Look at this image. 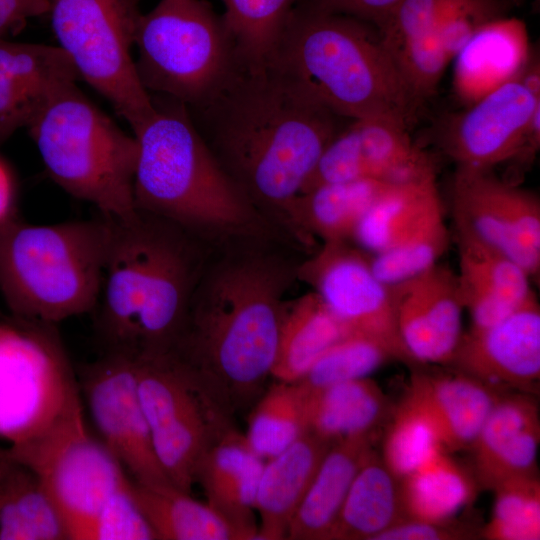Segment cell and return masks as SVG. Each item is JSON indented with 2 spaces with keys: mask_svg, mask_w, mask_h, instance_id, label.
I'll return each mask as SVG.
<instances>
[{
  "mask_svg": "<svg viewBox=\"0 0 540 540\" xmlns=\"http://www.w3.org/2000/svg\"><path fill=\"white\" fill-rule=\"evenodd\" d=\"M466 0H403L380 35L391 49L401 42L431 32L450 11Z\"/></svg>",
  "mask_w": 540,
  "mask_h": 540,
  "instance_id": "7bdbcfd3",
  "label": "cell"
},
{
  "mask_svg": "<svg viewBox=\"0 0 540 540\" xmlns=\"http://www.w3.org/2000/svg\"><path fill=\"white\" fill-rule=\"evenodd\" d=\"M270 61L345 119L409 130L420 106L376 27L307 0L294 7Z\"/></svg>",
  "mask_w": 540,
  "mask_h": 540,
  "instance_id": "5b68a950",
  "label": "cell"
},
{
  "mask_svg": "<svg viewBox=\"0 0 540 540\" xmlns=\"http://www.w3.org/2000/svg\"><path fill=\"white\" fill-rule=\"evenodd\" d=\"M395 359L381 343L364 335L348 333L326 349L297 381L312 391L349 380L369 377Z\"/></svg>",
  "mask_w": 540,
  "mask_h": 540,
  "instance_id": "ab89813d",
  "label": "cell"
},
{
  "mask_svg": "<svg viewBox=\"0 0 540 540\" xmlns=\"http://www.w3.org/2000/svg\"><path fill=\"white\" fill-rule=\"evenodd\" d=\"M309 3L323 10H328L337 0H307Z\"/></svg>",
  "mask_w": 540,
  "mask_h": 540,
  "instance_id": "f907efd6",
  "label": "cell"
},
{
  "mask_svg": "<svg viewBox=\"0 0 540 540\" xmlns=\"http://www.w3.org/2000/svg\"><path fill=\"white\" fill-rule=\"evenodd\" d=\"M455 227L536 276L540 270V200L532 191L497 177L491 169L457 165L452 181Z\"/></svg>",
  "mask_w": 540,
  "mask_h": 540,
  "instance_id": "9a60e30c",
  "label": "cell"
},
{
  "mask_svg": "<svg viewBox=\"0 0 540 540\" xmlns=\"http://www.w3.org/2000/svg\"><path fill=\"white\" fill-rule=\"evenodd\" d=\"M346 334L347 329L314 291L286 301L271 377L283 382L299 380Z\"/></svg>",
  "mask_w": 540,
  "mask_h": 540,
  "instance_id": "f546056e",
  "label": "cell"
},
{
  "mask_svg": "<svg viewBox=\"0 0 540 540\" xmlns=\"http://www.w3.org/2000/svg\"><path fill=\"white\" fill-rule=\"evenodd\" d=\"M502 1H504L505 3H507L513 8L514 6H519L523 4L527 0H502Z\"/></svg>",
  "mask_w": 540,
  "mask_h": 540,
  "instance_id": "816d5d0a",
  "label": "cell"
},
{
  "mask_svg": "<svg viewBox=\"0 0 540 540\" xmlns=\"http://www.w3.org/2000/svg\"><path fill=\"white\" fill-rule=\"evenodd\" d=\"M303 391L308 430L331 443L350 437L377 436L393 409L386 394L369 377Z\"/></svg>",
  "mask_w": 540,
  "mask_h": 540,
  "instance_id": "83f0119b",
  "label": "cell"
},
{
  "mask_svg": "<svg viewBox=\"0 0 540 540\" xmlns=\"http://www.w3.org/2000/svg\"><path fill=\"white\" fill-rule=\"evenodd\" d=\"M406 517L447 521L472 504L479 490L473 471L442 451L400 479Z\"/></svg>",
  "mask_w": 540,
  "mask_h": 540,
  "instance_id": "1f68e13d",
  "label": "cell"
},
{
  "mask_svg": "<svg viewBox=\"0 0 540 540\" xmlns=\"http://www.w3.org/2000/svg\"><path fill=\"white\" fill-rule=\"evenodd\" d=\"M446 366L504 392H538L540 306L535 294L497 323L463 332Z\"/></svg>",
  "mask_w": 540,
  "mask_h": 540,
  "instance_id": "ac0fdd59",
  "label": "cell"
},
{
  "mask_svg": "<svg viewBox=\"0 0 540 540\" xmlns=\"http://www.w3.org/2000/svg\"><path fill=\"white\" fill-rule=\"evenodd\" d=\"M54 324L0 322V439L33 440L82 403Z\"/></svg>",
  "mask_w": 540,
  "mask_h": 540,
  "instance_id": "30bf717a",
  "label": "cell"
},
{
  "mask_svg": "<svg viewBox=\"0 0 540 540\" xmlns=\"http://www.w3.org/2000/svg\"><path fill=\"white\" fill-rule=\"evenodd\" d=\"M106 217L108 250L94 309L103 352L169 353L211 250L177 225L137 209Z\"/></svg>",
  "mask_w": 540,
  "mask_h": 540,
  "instance_id": "3957f363",
  "label": "cell"
},
{
  "mask_svg": "<svg viewBox=\"0 0 540 540\" xmlns=\"http://www.w3.org/2000/svg\"><path fill=\"white\" fill-rule=\"evenodd\" d=\"M225 24L240 62L248 67L268 63L299 0H222Z\"/></svg>",
  "mask_w": 540,
  "mask_h": 540,
  "instance_id": "8d00e7d4",
  "label": "cell"
},
{
  "mask_svg": "<svg viewBox=\"0 0 540 540\" xmlns=\"http://www.w3.org/2000/svg\"><path fill=\"white\" fill-rule=\"evenodd\" d=\"M7 450L37 477L61 515L69 540H90L104 506L132 481L90 433L83 403L41 436Z\"/></svg>",
  "mask_w": 540,
  "mask_h": 540,
  "instance_id": "8fae6325",
  "label": "cell"
},
{
  "mask_svg": "<svg viewBox=\"0 0 540 540\" xmlns=\"http://www.w3.org/2000/svg\"><path fill=\"white\" fill-rule=\"evenodd\" d=\"M495 494L490 520L480 528L487 540L540 539V481L538 475L507 480Z\"/></svg>",
  "mask_w": 540,
  "mask_h": 540,
  "instance_id": "60d3db41",
  "label": "cell"
},
{
  "mask_svg": "<svg viewBox=\"0 0 540 540\" xmlns=\"http://www.w3.org/2000/svg\"><path fill=\"white\" fill-rule=\"evenodd\" d=\"M78 383L100 441L131 479L147 486H174L154 450L134 354L103 352L84 368Z\"/></svg>",
  "mask_w": 540,
  "mask_h": 540,
  "instance_id": "5bb4252c",
  "label": "cell"
},
{
  "mask_svg": "<svg viewBox=\"0 0 540 540\" xmlns=\"http://www.w3.org/2000/svg\"><path fill=\"white\" fill-rule=\"evenodd\" d=\"M11 460L7 448L0 447V474L7 468Z\"/></svg>",
  "mask_w": 540,
  "mask_h": 540,
  "instance_id": "681fc988",
  "label": "cell"
},
{
  "mask_svg": "<svg viewBox=\"0 0 540 540\" xmlns=\"http://www.w3.org/2000/svg\"><path fill=\"white\" fill-rule=\"evenodd\" d=\"M405 517L400 479L372 449L353 479L327 540H375Z\"/></svg>",
  "mask_w": 540,
  "mask_h": 540,
  "instance_id": "f1b7e54d",
  "label": "cell"
},
{
  "mask_svg": "<svg viewBox=\"0 0 540 540\" xmlns=\"http://www.w3.org/2000/svg\"><path fill=\"white\" fill-rule=\"evenodd\" d=\"M134 356L139 398L156 456L174 486L190 494L199 459L232 418L172 353Z\"/></svg>",
  "mask_w": 540,
  "mask_h": 540,
  "instance_id": "7c38bea8",
  "label": "cell"
},
{
  "mask_svg": "<svg viewBox=\"0 0 540 540\" xmlns=\"http://www.w3.org/2000/svg\"><path fill=\"white\" fill-rule=\"evenodd\" d=\"M0 504H1V487H0Z\"/></svg>",
  "mask_w": 540,
  "mask_h": 540,
  "instance_id": "f5cc1de1",
  "label": "cell"
},
{
  "mask_svg": "<svg viewBox=\"0 0 540 540\" xmlns=\"http://www.w3.org/2000/svg\"><path fill=\"white\" fill-rule=\"evenodd\" d=\"M400 340L414 365H443L463 335L456 273L439 263L392 285Z\"/></svg>",
  "mask_w": 540,
  "mask_h": 540,
  "instance_id": "d6986e66",
  "label": "cell"
},
{
  "mask_svg": "<svg viewBox=\"0 0 540 540\" xmlns=\"http://www.w3.org/2000/svg\"><path fill=\"white\" fill-rule=\"evenodd\" d=\"M0 487V540H69L56 506L29 469L15 461Z\"/></svg>",
  "mask_w": 540,
  "mask_h": 540,
  "instance_id": "e575fe53",
  "label": "cell"
},
{
  "mask_svg": "<svg viewBox=\"0 0 540 540\" xmlns=\"http://www.w3.org/2000/svg\"><path fill=\"white\" fill-rule=\"evenodd\" d=\"M407 392L431 415L447 452L471 449L486 418L506 393L452 368H416Z\"/></svg>",
  "mask_w": 540,
  "mask_h": 540,
  "instance_id": "cb8c5ba5",
  "label": "cell"
},
{
  "mask_svg": "<svg viewBox=\"0 0 540 540\" xmlns=\"http://www.w3.org/2000/svg\"><path fill=\"white\" fill-rule=\"evenodd\" d=\"M152 99L153 114L133 131L135 208L177 225L211 250L286 242L217 161L187 107Z\"/></svg>",
  "mask_w": 540,
  "mask_h": 540,
  "instance_id": "277c9868",
  "label": "cell"
},
{
  "mask_svg": "<svg viewBox=\"0 0 540 540\" xmlns=\"http://www.w3.org/2000/svg\"><path fill=\"white\" fill-rule=\"evenodd\" d=\"M532 54L523 21L503 16L483 24L453 59L456 95L471 105L517 79Z\"/></svg>",
  "mask_w": 540,
  "mask_h": 540,
  "instance_id": "d4e9b609",
  "label": "cell"
},
{
  "mask_svg": "<svg viewBox=\"0 0 540 540\" xmlns=\"http://www.w3.org/2000/svg\"><path fill=\"white\" fill-rule=\"evenodd\" d=\"M480 529L458 520L429 521L405 517L376 536L375 540H467Z\"/></svg>",
  "mask_w": 540,
  "mask_h": 540,
  "instance_id": "f6af8a7d",
  "label": "cell"
},
{
  "mask_svg": "<svg viewBox=\"0 0 540 540\" xmlns=\"http://www.w3.org/2000/svg\"><path fill=\"white\" fill-rule=\"evenodd\" d=\"M49 0H0V37L19 30L30 18L48 13Z\"/></svg>",
  "mask_w": 540,
  "mask_h": 540,
  "instance_id": "7dc6e473",
  "label": "cell"
},
{
  "mask_svg": "<svg viewBox=\"0 0 540 540\" xmlns=\"http://www.w3.org/2000/svg\"><path fill=\"white\" fill-rule=\"evenodd\" d=\"M332 444L307 430L264 464L255 501L258 539H286L290 521Z\"/></svg>",
  "mask_w": 540,
  "mask_h": 540,
  "instance_id": "484cf974",
  "label": "cell"
},
{
  "mask_svg": "<svg viewBox=\"0 0 540 540\" xmlns=\"http://www.w3.org/2000/svg\"><path fill=\"white\" fill-rule=\"evenodd\" d=\"M444 214V205L441 204L390 247L370 254L376 276L393 285L439 263L450 240Z\"/></svg>",
  "mask_w": 540,
  "mask_h": 540,
  "instance_id": "f35d334b",
  "label": "cell"
},
{
  "mask_svg": "<svg viewBox=\"0 0 540 540\" xmlns=\"http://www.w3.org/2000/svg\"><path fill=\"white\" fill-rule=\"evenodd\" d=\"M58 46L79 77L101 94L130 125L140 127L154 112L132 56L141 16L139 0H49Z\"/></svg>",
  "mask_w": 540,
  "mask_h": 540,
  "instance_id": "9c48e42d",
  "label": "cell"
},
{
  "mask_svg": "<svg viewBox=\"0 0 540 540\" xmlns=\"http://www.w3.org/2000/svg\"><path fill=\"white\" fill-rule=\"evenodd\" d=\"M455 230V273L462 305L470 315V328H485L502 320L534 294L530 275L470 232L458 227Z\"/></svg>",
  "mask_w": 540,
  "mask_h": 540,
  "instance_id": "603a6c76",
  "label": "cell"
},
{
  "mask_svg": "<svg viewBox=\"0 0 540 540\" xmlns=\"http://www.w3.org/2000/svg\"><path fill=\"white\" fill-rule=\"evenodd\" d=\"M28 130L47 173L66 193L92 204L104 216L123 218L136 211L137 140L77 84L59 93Z\"/></svg>",
  "mask_w": 540,
  "mask_h": 540,
  "instance_id": "52a82bcc",
  "label": "cell"
},
{
  "mask_svg": "<svg viewBox=\"0 0 540 540\" xmlns=\"http://www.w3.org/2000/svg\"><path fill=\"white\" fill-rule=\"evenodd\" d=\"M408 129L385 119L350 120L323 150L302 193L323 184L361 179L401 183L435 173Z\"/></svg>",
  "mask_w": 540,
  "mask_h": 540,
  "instance_id": "e0dca14e",
  "label": "cell"
},
{
  "mask_svg": "<svg viewBox=\"0 0 540 540\" xmlns=\"http://www.w3.org/2000/svg\"><path fill=\"white\" fill-rule=\"evenodd\" d=\"M131 492L158 540H236L206 503L175 486H147L132 480Z\"/></svg>",
  "mask_w": 540,
  "mask_h": 540,
  "instance_id": "836d02e7",
  "label": "cell"
},
{
  "mask_svg": "<svg viewBox=\"0 0 540 540\" xmlns=\"http://www.w3.org/2000/svg\"><path fill=\"white\" fill-rule=\"evenodd\" d=\"M134 47L147 92L188 109L216 93L242 64L223 16L207 0H159L141 14Z\"/></svg>",
  "mask_w": 540,
  "mask_h": 540,
  "instance_id": "ba28073f",
  "label": "cell"
},
{
  "mask_svg": "<svg viewBox=\"0 0 540 540\" xmlns=\"http://www.w3.org/2000/svg\"><path fill=\"white\" fill-rule=\"evenodd\" d=\"M271 242L229 246L204 264L171 353L227 416L251 408L274 365L297 265Z\"/></svg>",
  "mask_w": 540,
  "mask_h": 540,
  "instance_id": "7a4b0ae2",
  "label": "cell"
},
{
  "mask_svg": "<svg viewBox=\"0 0 540 540\" xmlns=\"http://www.w3.org/2000/svg\"><path fill=\"white\" fill-rule=\"evenodd\" d=\"M441 204L436 173L395 183L367 210L352 240L369 254L381 252Z\"/></svg>",
  "mask_w": 540,
  "mask_h": 540,
  "instance_id": "d6a6232c",
  "label": "cell"
},
{
  "mask_svg": "<svg viewBox=\"0 0 540 540\" xmlns=\"http://www.w3.org/2000/svg\"><path fill=\"white\" fill-rule=\"evenodd\" d=\"M109 242L106 216L0 224V292L16 318L56 324L94 311Z\"/></svg>",
  "mask_w": 540,
  "mask_h": 540,
  "instance_id": "8992f818",
  "label": "cell"
},
{
  "mask_svg": "<svg viewBox=\"0 0 540 540\" xmlns=\"http://www.w3.org/2000/svg\"><path fill=\"white\" fill-rule=\"evenodd\" d=\"M381 458L399 479L446 451L438 426L408 392L386 422Z\"/></svg>",
  "mask_w": 540,
  "mask_h": 540,
  "instance_id": "74e56055",
  "label": "cell"
},
{
  "mask_svg": "<svg viewBox=\"0 0 540 540\" xmlns=\"http://www.w3.org/2000/svg\"><path fill=\"white\" fill-rule=\"evenodd\" d=\"M403 0H337L328 10L352 16L381 31Z\"/></svg>",
  "mask_w": 540,
  "mask_h": 540,
  "instance_id": "bcb514c9",
  "label": "cell"
},
{
  "mask_svg": "<svg viewBox=\"0 0 540 540\" xmlns=\"http://www.w3.org/2000/svg\"><path fill=\"white\" fill-rule=\"evenodd\" d=\"M540 94L518 78L489 92L441 125L442 149L457 165L482 169L512 160L540 142Z\"/></svg>",
  "mask_w": 540,
  "mask_h": 540,
  "instance_id": "2e32d148",
  "label": "cell"
},
{
  "mask_svg": "<svg viewBox=\"0 0 540 540\" xmlns=\"http://www.w3.org/2000/svg\"><path fill=\"white\" fill-rule=\"evenodd\" d=\"M131 484L104 506L93 526L90 540H155L156 535L137 506Z\"/></svg>",
  "mask_w": 540,
  "mask_h": 540,
  "instance_id": "ee69618b",
  "label": "cell"
},
{
  "mask_svg": "<svg viewBox=\"0 0 540 540\" xmlns=\"http://www.w3.org/2000/svg\"><path fill=\"white\" fill-rule=\"evenodd\" d=\"M393 184L361 179L314 187L296 200L298 224L312 243L315 237L323 243L352 241L364 214Z\"/></svg>",
  "mask_w": 540,
  "mask_h": 540,
  "instance_id": "4dcf8cb0",
  "label": "cell"
},
{
  "mask_svg": "<svg viewBox=\"0 0 540 540\" xmlns=\"http://www.w3.org/2000/svg\"><path fill=\"white\" fill-rule=\"evenodd\" d=\"M188 111L260 214L292 245L311 250L297 221L296 200L345 118L271 61L241 64L216 93Z\"/></svg>",
  "mask_w": 540,
  "mask_h": 540,
  "instance_id": "6da1fadb",
  "label": "cell"
},
{
  "mask_svg": "<svg viewBox=\"0 0 540 540\" xmlns=\"http://www.w3.org/2000/svg\"><path fill=\"white\" fill-rule=\"evenodd\" d=\"M251 408L244 435L263 460L275 457L308 430L306 395L297 382L277 381Z\"/></svg>",
  "mask_w": 540,
  "mask_h": 540,
  "instance_id": "d590c367",
  "label": "cell"
},
{
  "mask_svg": "<svg viewBox=\"0 0 540 540\" xmlns=\"http://www.w3.org/2000/svg\"><path fill=\"white\" fill-rule=\"evenodd\" d=\"M264 461L233 423L221 429L195 470L206 504L230 527L236 540L258 539L255 501Z\"/></svg>",
  "mask_w": 540,
  "mask_h": 540,
  "instance_id": "44dd1931",
  "label": "cell"
},
{
  "mask_svg": "<svg viewBox=\"0 0 540 540\" xmlns=\"http://www.w3.org/2000/svg\"><path fill=\"white\" fill-rule=\"evenodd\" d=\"M15 187L10 170L0 159V224L15 215Z\"/></svg>",
  "mask_w": 540,
  "mask_h": 540,
  "instance_id": "c3c4849f",
  "label": "cell"
},
{
  "mask_svg": "<svg viewBox=\"0 0 540 540\" xmlns=\"http://www.w3.org/2000/svg\"><path fill=\"white\" fill-rule=\"evenodd\" d=\"M297 280L320 296L348 333L374 339L396 360L414 365L398 334L392 285L376 276L368 252L350 241L323 243L298 263Z\"/></svg>",
  "mask_w": 540,
  "mask_h": 540,
  "instance_id": "4fadbf2b",
  "label": "cell"
},
{
  "mask_svg": "<svg viewBox=\"0 0 540 540\" xmlns=\"http://www.w3.org/2000/svg\"><path fill=\"white\" fill-rule=\"evenodd\" d=\"M539 411L528 393H505L481 427L471 449L480 488L493 490L514 478L537 475Z\"/></svg>",
  "mask_w": 540,
  "mask_h": 540,
  "instance_id": "7402d4cb",
  "label": "cell"
},
{
  "mask_svg": "<svg viewBox=\"0 0 540 540\" xmlns=\"http://www.w3.org/2000/svg\"><path fill=\"white\" fill-rule=\"evenodd\" d=\"M80 77L59 46L0 37V145Z\"/></svg>",
  "mask_w": 540,
  "mask_h": 540,
  "instance_id": "ffe728a7",
  "label": "cell"
},
{
  "mask_svg": "<svg viewBox=\"0 0 540 540\" xmlns=\"http://www.w3.org/2000/svg\"><path fill=\"white\" fill-rule=\"evenodd\" d=\"M389 51L406 87L419 105L436 92L451 61L434 30L407 39Z\"/></svg>",
  "mask_w": 540,
  "mask_h": 540,
  "instance_id": "b9f144b4",
  "label": "cell"
},
{
  "mask_svg": "<svg viewBox=\"0 0 540 540\" xmlns=\"http://www.w3.org/2000/svg\"><path fill=\"white\" fill-rule=\"evenodd\" d=\"M375 440L376 436H357L330 446L290 521L286 539L327 540L353 479Z\"/></svg>",
  "mask_w": 540,
  "mask_h": 540,
  "instance_id": "4316f807",
  "label": "cell"
}]
</instances>
